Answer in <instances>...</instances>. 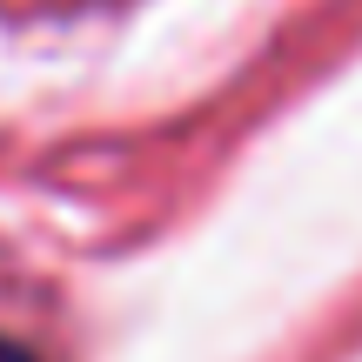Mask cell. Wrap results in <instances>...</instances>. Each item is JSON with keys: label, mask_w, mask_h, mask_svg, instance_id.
Masks as SVG:
<instances>
[{"label": "cell", "mask_w": 362, "mask_h": 362, "mask_svg": "<svg viewBox=\"0 0 362 362\" xmlns=\"http://www.w3.org/2000/svg\"><path fill=\"white\" fill-rule=\"evenodd\" d=\"M0 362H34L27 349H13V342H0Z\"/></svg>", "instance_id": "cell-1"}]
</instances>
